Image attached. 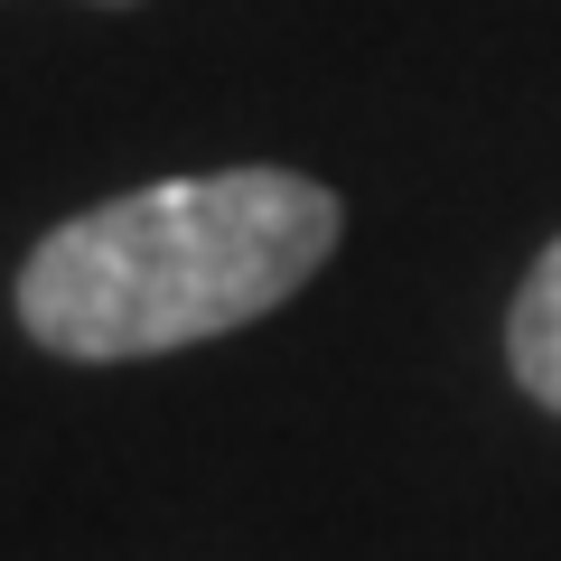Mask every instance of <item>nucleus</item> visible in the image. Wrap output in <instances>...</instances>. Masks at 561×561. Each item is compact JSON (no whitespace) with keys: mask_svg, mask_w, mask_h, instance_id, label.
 I'll list each match as a JSON object with an SVG mask.
<instances>
[{"mask_svg":"<svg viewBox=\"0 0 561 561\" xmlns=\"http://www.w3.org/2000/svg\"><path fill=\"white\" fill-rule=\"evenodd\" d=\"M346 234V206L300 169H216L66 216L20 272V328L47 356L131 365L272 319Z\"/></svg>","mask_w":561,"mask_h":561,"instance_id":"1","label":"nucleus"},{"mask_svg":"<svg viewBox=\"0 0 561 561\" xmlns=\"http://www.w3.org/2000/svg\"><path fill=\"white\" fill-rule=\"evenodd\" d=\"M505 365H515V383L542 402V412H561V243H542V262L524 272V290H515Z\"/></svg>","mask_w":561,"mask_h":561,"instance_id":"2","label":"nucleus"},{"mask_svg":"<svg viewBox=\"0 0 561 561\" xmlns=\"http://www.w3.org/2000/svg\"><path fill=\"white\" fill-rule=\"evenodd\" d=\"M113 10H122V0H113Z\"/></svg>","mask_w":561,"mask_h":561,"instance_id":"3","label":"nucleus"}]
</instances>
